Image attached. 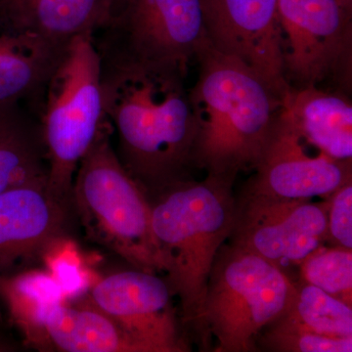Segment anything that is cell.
<instances>
[{"instance_id": "cell-1", "label": "cell", "mask_w": 352, "mask_h": 352, "mask_svg": "<svg viewBox=\"0 0 352 352\" xmlns=\"http://www.w3.org/2000/svg\"><path fill=\"white\" fill-rule=\"evenodd\" d=\"M94 41L120 163L148 196L192 177L196 122L187 69L142 59L102 36Z\"/></svg>"}, {"instance_id": "cell-2", "label": "cell", "mask_w": 352, "mask_h": 352, "mask_svg": "<svg viewBox=\"0 0 352 352\" xmlns=\"http://www.w3.org/2000/svg\"><path fill=\"white\" fill-rule=\"evenodd\" d=\"M236 178H185L148 196L152 228L171 294L179 300L180 322L200 349L210 351L205 323L208 278L220 248L230 237L236 210Z\"/></svg>"}, {"instance_id": "cell-3", "label": "cell", "mask_w": 352, "mask_h": 352, "mask_svg": "<svg viewBox=\"0 0 352 352\" xmlns=\"http://www.w3.org/2000/svg\"><path fill=\"white\" fill-rule=\"evenodd\" d=\"M196 61L198 78L189 88L196 122L194 168L237 178L261 162L285 95L244 62L210 43Z\"/></svg>"}, {"instance_id": "cell-4", "label": "cell", "mask_w": 352, "mask_h": 352, "mask_svg": "<svg viewBox=\"0 0 352 352\" xmlns=\"http://www.w3.org/2000/svg\"><path fill=\"white\" fill-rule=\"evenodd\" d=\"M111 133L108 120L78 164L72 190L74 214L87 237L132 268L163 272L149 198L120 163Z\"/></svg>"}, {"instance_id": "cell-5", "label": "cell", "mask_w": 352, "mask_h": 352, "mask_svg": "<svg viewBox=\"0 0 352 352\" xmlns=\"http://www.w3.org/2000/svg\"><path fill=\"white\" fill-rule=\"evenodd\" d=\"M32 106L39 113L48 191L72 206L78 164L108 122L102 92L101 57L94 36L69 41Z\"/></svg>"}, {"instance_id": "cell-6", "label": "cell", "mask_w": 352, "mask_h": 352, "mask_svg": "<svg viewBox=\"0 0 352 352\" xmlns=\"http://www.w3.org/2000/svg\"><path fill=\"white\" fill-rule=\"evenodd\" d=\"M295 282L283 268L231 244L220 248L208 278L205 323L217 352L258 351L261 332L288 310Z\"/></svg>"}, {"instance_id": "cell-7", "label": "cell", "mask_w": 352, "mask_h": 352, "mask_svg": "<svg viewBox=\"0 0 352 352\" xmlns=\"http://www.w3.org/2000/svg\"><path fill=\"white\" fill-rule=\"evenodd\" d=\"M284 76L293 87L328 78L351 88L352 12L338 0H278Z\"/></svg>"}, {"instance_id": "cell-8", "label": "cell", "mask_w": 352, "mask_h": 352, "mask_svg": "<svg viewBox=\"0 0 352 352\" xmlns=\"http://www.w3.org/2000/svg\"><path fill=\"white\" fill-rule=\"evenodd\" d=\"M328 206V199L316 203L241 193L228 240L283 270L298 266L327 242Z\"/></svg>"}, {"instance_id": "cell-9", "label": "cell", "mask_w": 352, "mask_h": 352, "mask_svg": "<svg viewBox=\"0 0 352 352\" xmlns=\"http://www.w3.org/2000/svg\"><path fill=\"white\" fill-rule=\"evenodd\" d=\"M99 32L142 59L187 71L210 43L201 0H124Z\"/></svg>"}, {"instance_id": "cell-10", "label": "cell", "mask_w": 352, "mask_h": 352, "mask_svg": "<svg viewBox=\"0 0 352 352\" xmlns=\"http://www.w3.org/2000/svg\"><path fill=\"white\" fill-rule=\"evenodd\" d=\"M136 344L141 352L189 351L180 332L170 287L157 273L120 271L97 280L83 296Z\"/></svg>"}, {"instance_id": "cell-11", "label": "cell", "mask_w": 352, "mask_h": 352, "mask_svg": "<svg viewBox=\"0 0 352 352\" xmlns=\"http://www.w3.org/2000/svg\"><path fill=\"white\" fill-rule=\"evenodd\" d=\"M208 41L223 54L251 67L283 95L284 76L278 0H201Z\"/></svg>"}, {"instance_id": "cell-12", "label": "cell", "mask_w": 352, "mask_h": 352, "mask_svg": "<svg viewBox=\"0 0 352 352\" xmlns=\"http://www.w3.org/2000/svg\"><path fill=\"white\" fill-rule=\"evenodd\" d=\"M351 164L308 147L278 117L263 156L242 193L281 200L328 199L351 182Z\"/></svg>"}, {"instance_id": "cell-13", "label": "cell", "mask_w": 352, "mask_h": 352, "mask_svg": "<svg viewBox=\"0 0 352 352\" xmlns=\"http://www.w3.org/2000/svg\"><path fill=\"white\" fill-rule=\"evenodd\" d=\"M74 217L73 207L53 196L46 182L0 194V267L45 256L69 239Z\"/></svg>"}, {"instance_id": "cell-14", "label": "cell", "mask_w": 352, "mask_h": 352, "mask_svg": "<svg viewBox=\"0 0 352 352\" xmlns=\"http://www.w3.org/2000/svg\"><path fill=\"white\" fill-rule=\"evenodd\" d=\"M71 303H51L22 329L32 344L64 352H141L107 315L85 296Z\"/></svg>"}, {"instance_id": "cell-15", "label": "cell", "mask_w": 352, "mask_h": 352, "mask_svg": "<svg viewBox=\"0 0 352 352\" xmlns=\"http://www.w3.org/2000/svg\"><path fill=\"white\" fill-rule=\"evenodd\" d=\"M279 120L315 151L336 161L352 162V105L342 90L291 87Z\"/></svg>"}, {"instance_id": "cell-16", "label": "cell", "mask_w": 352, "mask_h": 352, "mask_svg": "<svg viewBox=\"0 0 352 352\" xmlns=\"http://www.w3.org/2000/svg\"><path fill=\"white\" fill-rule=\"evenodd\" d=\"M68 44L0 19V105L34 103Z\"/></svg>"}, {"instance_id": "cell-17", "label": "cell", "mask_w": 352, "mask_h": 352, "mask_svg": "<svg viewBox=\"0 0 352 352\" xmlns=\"http://www.w3.org/2000/svg\"><path fill=\"white\" fill-rule=\"evenodd\" d=\"M113 0H0V19L68 44L108 27Z\"/></svg>"}, {"instance_id": "cell-18", "label": "cell", "mask_w": 352, "mask_h": 352, "mask_svg": "<svg viewBox=\"0 0 352 352\" xmlns=\"http://www.w3.org/2000/svg\"><path fill=\"white\" fill-rule=\"evenodd\" d=\"M47 182V164L38 122L21 104L0 105V194Z\"/></svg>"}, {"instance_id": "cell-19", "label": "cell", "mask_w": 352, "mask_h": 352, "mask_svg": "<svg viewBox=\"0 0 352 352\" xmlns=\"http://www.w3.org/2000/svg\"><path fill=\"white\" fill-rule=\"evenodd\" d=\"M285 314L310 332L331 338H352V307L302 280Z\"/></svg>"}, {"instance_id": "cell-20", "label": "cell", "mask_w": 352, "mask_h": 352, "mask_svg": "<svg viewBox=\"0 0 352 352\" xmlns=\"http://www.w3.org/2000/svg\"><path fill=\"white\" fill-rule=\"evenodd\" d=\"M0 291L11 317L23 329L39 310L66 300L50 273L31 271L0 282Z\"/></svg>"}, {"instance_id": "cell-21", "label": "cell", "mask_w": 352, "mask_h": 352, "mask_svg": "<svg viewBox=\"0 0 352 352\" xmlns=\"http://www.w3.org/2000/svg\"><path fill=\"white\" fill-rule=\"evenodd\" d=\"M298 266L302 281L352 307V249L323 245Z\"/></svg>"}, {"instance_id": "cell-22", "label": "cell", "mask_w": 352, "mask_h": 352, "mask_svg": "<svg viewBox=\"0 0 352 352\" xmlns=\"http://www.w3.org/2000/svg\"><path fill=\"white\" fill-rule=\"evenodd\" d=\"M256 344L276 352L352 351V338H331L310 332L285 314L265 329Z\"/></svg>"}, {"instance_id": "cell-23", "label": "cell", "mask_w": 352, "mask_h": 352, "mask_svg": "<svg viewBox=\"0 0 352 352\" xmlns=\"http://www.w3.org/2000/svg\"><path fill=\"white\" fill-rule=\"evenodd\" d=\"M44 256L51 276L59 285L67 300L80 298L91 286L80 254L68 239L51 248Z\"/></svg>"}, {"instance_id": "cell-24", "label": "cell", "mask_w": 352, "mask_h": 352, "mask_svg": "<svg viewBox=\"0 0 352 352\" xmlns=\"http://www.w3.org/2000/svg\"><path fill=\"white\" fill-rule=\"evenodd\" d=\"M327 241L352 249V180L328 198Z\"/></svg>"}, {"instance_id": "cell-25", "label": "cell", "mask_w": 352, "mask_h": 352, "mask_svg": "<svg viewBox=\"0 0 352 352\" xmlns=\"http://www.w3.org/2000/svg\"><path fill=\"white\" fill-rule=\"evenodd\" d=\"M338 2L349 12H352V0H338Z\"/></svg>"}, {"instance_id": "cell-26", "label": "cell", "mask_w": 352, "mask_h": 352, "mask_svg": "<svg viewBox=\"0 0 352 352\" xmlns=\"http://www.w3.org/2000/svg\"><path fill=\"white\" fill-rule=\"evenodd\" d=\"M124 0H113V6H115V13H113V16H115V14L117 13L118 10H119L120 6H122V3H124Z\"/></svg>"}]
</instances>
